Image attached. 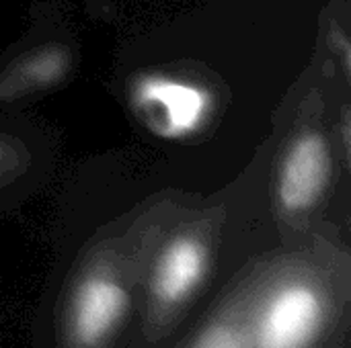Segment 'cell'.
<instances>
[{
  "mask_svg": "<svg viewBox=\"0 0 351 348\" xmlns=\"http://www.w3.org/2000/svg\"><path fill=\"white\" fill-rule=\"evenodd\" d=\"M130 105L152 135L167 142H185L208 125L216 109V96L199 80L150 70L132 80Z\"/></svg>",
  "mask_w": 351,
  "mask_h": 348,
  "instance_id": "277c9868",
  "label": "cell"
},
{
  "mask_svg": "<svg viewBox=\"0 0 351 348\" xmlns=\"http://www.w3.org/2000/svg\"><path fill=\"white\" fill-rule=\"evenodd\" d=\"M158 238L105 240L80 260L62 302L60 348H121Z\"/></svg>",
  "mask_w": 351,
  "mask_h": 348,
  "instance_id": "7a4b0ae2",
  "label": "cell"
},
{
  "mask_svg": "<svg viewBox=\"0 0 351 348\" xmlns=\"http://www.w3.org/2000/svg\"><path fill=\"white\" fill-rule=\"evenodd\" d=\"M72 70V49L66 43H41L14 57L0 72V101H16L56 88Z\"/></svg>",
  "mask_w": 351,
  "mask_h": 348,
  "instance_id": "8992f818",
  "label": "cell"
},
{
  "mask_svg": "<svg viewBox=\"0 0 351 348\" xmlns=\"http://www.w3.org/2000/svg\"><path fill=\"white\" fill-rule=\"evenodd\" d=\"M333 178V154L319 129H304L288 144L276 178V201L288 219L311 215Z\"/></svg>",
  "mask_w": 351,
  "mask_h": 348,
  "instance_id": "5b68a950",
  "label": "cell"
},
{
  "mask_svg": "<svg viewBox=\"0 0 351 348\" xmlns=\"http://www.w3.org/2000/svg\"><path fill=\"white\" fill-rule=\"evenodd\" d=\"M249 348H333L348 318V263L327 250L280 256L247 275Z\"/></svg>",
  "mask_w": 351,
  "mask_h": 348,
  "instance_id": "6da1fadb",
  "label": "cell"
},
{
  "mask_svg": "<svg viewBox=\"0 0 351 348\" xmlns=\"http://www.w3.org/2000/svg\"><path fill=\"white\" fill-rule=\"evenodd\" d=\"M16 148L10 146V142L0 137V183L4 180L6 172L16 164Z\"/></svg>",
  "mask_w": 351,
  "mask_h": 348,
  "instance_id": "ba28073f",
  "label": "cell"
},
{
  "mask_svg": "<svg viewBox=\"0 0 351 348\" xmlns=\"http://www.w3.org/2000/svg\"><path fill=\"white\" fill-rule=\"evenodd\" d=\"M247 277L210 312L185 348H249L247 336Z\"/></svg>",
  "mask_w": 351,
  "mask_h": 348,
  "instance_id": "52a82bcc",
  "label": "cell"
},
{
  "mask_svg": "<svg viewBox=\"0 0 351 348\" xmlns=\"http://www.w3.org/2000/svg\"><path fill=\"white\" fill-rule=\"evenodd\" d=\"M216 246V224L210 217L189 219L158 238L144 271L136 308L144 347H160L181 326L208 283Z\"/></svg>",
  "mask_w": 351,
  "mask_h": 348,
  "instance_id": "3957f363",
  "label": "cell"
}]
</instances>
